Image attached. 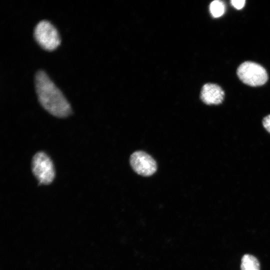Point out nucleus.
<instances>
[{
  "label": "nucleus",
  "instance_id": "nucleus-1",
  "mask_svg": "<svg viewBox=\"0 0 270 270\" xmlns=\"http://www.w3.org/2000/svg\"><path fill=\"white\" fill-rule=\"evenodd\" d=\"M34 84L38 101L47 112L58 118H64L71 114L70 103L44 71L36 72Z\"/></svg>",
  "mask_w": 270,
  "mask_h": 270
},
{
  "label": "nucleus",
  "instance_id": "nucleus-2",
  "mask_svg": "<svg viewBox=\"0 0 270 270\" xmlns=\"http://www.w3.org/2000/svg\"><path fill=\"white\" fill-rule=\"evenodd\" d=\"M34 36L38 44L46 50H54L60 42L56 28L46 20H41L36 24L34 29Z\"/></svg>",
  "mask_w": 270,
  "mask_h": 270
},
{
  "label": "nucleus",
  "instance_id": "nucleus-3",
  "mask_svg": "<svg viewBox=\"0 0 270 270\" xmlns=\"http://www.w3.org/2000/svg\"><path fill=\"white\" fill-rule=\"evenodd\" d=\"M237 74L244 83L252 86H262L268 78L264 68L252 62L242 63L237 69Z\"/></svg>",
  "mask_w": 270,
  "mask_h": 270
},
{
  "label": "nucleus",
  "instance_id": "nucleus-4",
  "mask_svg": "<svg viewBox=\"0 0 270 270\" xmlns=\"http://www.w3.org/2000/svg\"><path fill=\"white\" fill-rule=\"evenodd\" d=\"M32 170L40 184H50L54 178L52 162L44 152H38L34 156L32 161Z\"/></svg>",
  "mask_w": 270,
  "mask_h": 270
},
{
  "label": "nucleus",
  "instance_id": "nucleus-5",
  "mask_svg": "<svg viewBox=\"0 0 270 270\" xmlns=\"http://www.w3.org/2000/svg\"><path fill=\"white\" fill-rule=\"evenodd\" d=\"M130 164L134 170L142 176H152L157 169L155 160L142 151L134 152L130 157Z\"/></svg>",
  "mask_w": 270,
  "mask_h": 270
},
{
  "label": "nucleus",
  "instance_id": "nucleus-6",
  "mask_svg": "<svg viewBox=\"0 0 270 270\" xmlns=\"http://www.w3.org/2000/svg\"><path fill=\"white\" fill-rule=\"evenodd\" d=\"M224 93L218 84L208 83L202 88L200 98L206 104H218L224 100Z\"/></svg>",
  "mask_w": 270,
  "mask_h": 270
},
{
  "label": "nucleus",
  "instance_id": "nucleus-7",
  "mask_svg": "<svg viewBox=\"0 0 270 270\" xmlns=\"http://www.w3.org/2000/svg\"><path fill=\"white\" fill-rule=\"evenodd\" d=\"M241 270H260V264L254 256L246 254L242 259Z\"/></svg>",
  "mask_w": 270,
  "mask_h": 270
},
{
  "label": "nucleus",
  "instance_id": "nucleus-8",
  "mask_svg": "<svg viewBox=\"0 0 270 270\" xmlns=\"http://www.w3.org/2000/svg\"><path fill=\"white\" fill-rule=\"evenodd\" d=\"M225 5L220 0H214L210 5V12L214 18H218L224 14L225 12Z\"/></svg>",
  "mask_w": 270,
  "mask_h": 270
},
{
  "label": "nucleus",
  "instance_id": "nucleus-9",
  "mask_svg": "<svg viewBox=\"0 0 270 270\" xmlns=\"http://www.w3.org/2000/svg\"><path fill=\"white\" fill-rule=\"evenodd\" d=\"M232 5L238 10L242 9L244 6V0H232L230 1Z\"/></svg>",
  "mask_w": 270,
  "mask_h": 270
},
{
  "label": "nucleus",
  "instance_id": "nucleus-10",
  "mask_svg": "<svg viewBox=\"0 0 270 270\" xmlns=\"http://www.w3.org/2000/svg\"><path fill=\"white\" fill-rule=\"evenodd\" d=\"M264 128L270 133V114L264 118L262 120Z\"/></svg>",
  "mask_w": 270,
  "mask_h": 270
}]
</instances>
